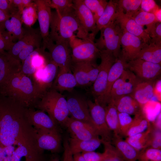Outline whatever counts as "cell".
Listing matches in <instances>:
<instances>
[{"label":"cell","mask_w":161,"mask_h":161,"mask_svg":"<svg viewBox=\"0 0 161 161\" xmlns=\"http://www.w3.org/2000/svg\"><path fill=\"white\" fill-rule=\"evenodd\" d=\"M64 127L69 132L71 137L81 140L99 138L97 131L89 124L69 117Z\"/></svg>","instance_id":"obj_15"},{"label":"cell","mask_w":161,"mask_h":161,"mask_svg":"<svg viewBox=\"0 0 161 161\" xmlns=\"http://www.w3.org/2000/svg\"><path fill=\"white\" fill-rule=\"evenodd\" d=\"M16 148L15 145L3 147L0 145V161H10Z\"/></svg>","instance_id":"obj_51"},{"label":"cell","mask_w":161,"mask_h":161,"mask_svg":"<svg viewBox=\"0 0 161 161\" xmlns=\"http://www.w3.org/2000/svg\"><path fill=\"white\" fill-rule=\"evenodd\" d=\"M115 21L119 25L123 30L138 37L144 44L151 43V39L143 27L137 23L132 18L125 14L119 8Z\"/></svg>","instance_id":"obj_18"},{"label":"cell","mask_w":161,"mask_h":161,"mask_svg":"<svg viewBox=\"0 0 161 161\" xmlns=\"http://www.w3.org/2000/svg\"><path fill=\"white\" fill-rule=\"evenodd\" d=\"M105 118L106 123L113 134L120 135L118 112L112 101L105 107Z\"/></svg>","instance_id":"obj_36"},{"label":"cell","mask_w":161,"mask_h":161,"mask_svg":"<svg viewBox=\"0 0 161 161\" xmlns=\"http://www.w3.org/2000/svg\"><path fill=\"white\" fill-rule=\"evenodd\" d=\"M47 113L60 126L64 127L69 117L66 98L61 93L51 88L41 96L35 109Z\"/></svg>","instance_id":"obj_4"},{"label":"cell","mask_w":161,"mask_h":161,"mask_svg":"<svg viewBox=\"0 0 161 161\" xmlns=\"http://www.w3.org/2000/svg\"><path fill=\"white\" fill-rule=\"evenodd\" d=\"M110 101L113 102L119 112L134 115L143 109L139 103L130 95L121 96Z\"/></svg>","instance_id":"obj_28"},{"label":"cell","mask_w":161,"mask_h":161,"mask_svg":"<svg viewBox=\"0 0 161 161\" xmlns=\"http://www.w3.org/2000/svg\"><path fill=\"white\" fill-rule=\"evenodd\" d=\"M150 124L149 120L143 109L134 115L131 126L128 132L130 137L145 131Z\"/></svg>","instance_id":"obj_35"},{"label":"cell","mask_w":161,"mask_h":161,"mask_svg":"<svg viewBox=\"0 0 161 161\" xmlns=\"http://www.w3.org/2000/svg\"><path fill=\"white\" fill-rule=\"evenodd\" d=\"M121 39L122 49L120 55L126 62L136 58L144 44L138 37L123 30Z\"/></svg>","instance_id":"obj_16"},{"label":"cell","mask_w":161,"mask_h":161,"mask_svg":"<svg viewBox=\"0 0 161 161\" xmlns=\"http://www.w3.org/2000/svg\"><path fill=\"white\" fill-rule=\"evenodd\" d=\"M111 144L114 146L123 161H136L138 159V151L119 135L113 134Z\"/></svg>","instance_id":"obj_26"},{"label":"cell","mask_w":161,"mask_h":161,"mask_svg":"<svg viewBox=\"0 0 161 161\" xmlns=\"http://www.w3.org/2000/svg\"><path fill=\"white\" fill-rule=\"evenodd\" d=\"M71 151L73 155L84 152L94 151L102 143L100 138L81 140L72 138H68Z\"/></svg>","instance_id":"obj_30"},{"label":"cell","mask_w":161,"mask_h":161,"mask_svg":"<svg viewBox=\"0 0 161 161\" xmlns=\"http://www.w3.org/2000/svg\"><path fill=\"white\" fill-rule=\"evenodd\" d=\"M161 9L158 8L154 13L157 21L161 22Z\"/></svg>","instance_id":"obj_59"},{"label":"cell","mask_w":161,"mask_h":161,"mask_svg":"<svg viewBox=\"0 0 161 161\" xmlns=\"http://www.w3.org/2000/svg\"><path fill=\"white\" fill-rule=\"evenodd\" d=\"M77 86H78L77 81L71 71L58 72L51 88L61 93L64 91L71 92Z\"/></svg>","instance_id":"obj_29"},{"label":"cell","mask_w":161,"mask_h":161,"mask_svg":"<svg viewBox=\"0 0 161 161\" xmlns=\"http://www.w3.org/2000/svg\"><path fill=\"white\" fill-rule=\"evenodd\" d=\"M44 151L37 145L26 144L18 146L10 161H48Z\"/></svg>","instance_id":"obj_21"},{"label":"cell","mask_w":161,"mask_h":161,"mask_svg":"<svg viewBox=\"0 0 161 161\" xmlns=\"http://www.w3.org/2000/svg\"><path fill=\"white\" fill-rule=\"evenodd\" d=\"M51 8H54L59 13H62L73 6L72 0H49Z\"/></svg>","instance_id":"obj_48"},{"label":"cell","mask_w":161,"mask_h":161,"mask_svg":"<svg viewBox=\"0 0 161 161\" xmlns=\"http://www.w3.org/2000/svg\"><path fill=\"white\" fill-rule=\"evenodd\" d=\"M66 100L71 117L90 125L97 131L90 113L87 100L80 95L73 93L68 95Z\"/></svg>","instance_id":"obj_9"},{"label":"cell","mask_w":161,"mask_h":161,"mask_svg":"<svg viewBox=\"0 0 161 161\" xmlns=\"http://www.w3.org/2000/svg\"><path fill=\"white\" fill-rule=\"evenodd\" d=\"M26 108L14 100L1 95V145L3 147L26 144L38 145L37 132L27 120Z\"/></svg>","instance_id":"obj_1"},{"label":"cell","mask_w":161,"mask_h":161,"mask_svg":"<svg viewBox=\"0 0 161 161\" xmlns=\"http://www.w3.org/2000/svg\"><path fill=\"white\" fill-rule=\"evenodd\" d=\"M21 62L5 51L0 52V87L13 75L21 71Z\"/></svg>","instance_id":"obj_22"},{"label":"cell","mask_w":161,"mask_h":161,"mask_svg":"<svg viewBox=\"0 0 161 161\" xmlns=\"http://www.w3.org/2000/svg\"><path fill=\"white\" fill-rule=\"evenodd\" d=\"M42 47L49 50L50 59L58 67V72L71 71V49L69 41L55 43L49 39Z\"/></svg>","instance_id":"obj_8"},{"label":"cell","mask_w":161,"mask_h":161,"mask_svg":"<svg viewBox=\"0 0 161 161\" xmlns=\"http://www.w3.org/2000/svg\"><path fill=\"white\" fill-rule=\"evenodd\" d=\"M26 116L29 123L36 130L57 131L62 132L61 127L44 112L26 108Z\"/></svg>","instance_id":"obj_14"},{"label":"cell","mask_w":161,"mask_h":161,"mask_svg":"<svg viewBox=\"0 0 161 161\" xmlns=\"http://www.w3.org/2000/svg\"><path fill=\"white\" fill-rule=\"evenodd\" d=\"M48 52L42 47L34 50L21 63V72L31 76L38 69L43 67L49 59Z\"/></svg>","instance_id":"obj_19"},{"label":"cell","mask_w":161,"mask_h":161,"mask_svg":"<svg viewBox=\"0 0 161 161\" xmlns=\"http://www.w3.org/2000/svg\"><path fill=\"white\" fill-rule=\"evenodd\" d=\"M126 69L140 79L144 80H156L161 73V64L138 58L127 62Z\"/></svg>","instance_id":"obj_10"},{"label":"cell","mask_w":161,"mask_h":161,"mask_svg":"<svg viewBox=\"0 0 161 161\" xmlns=\"http://www.w3.org/2000/svg\"><path fill=\"white\" fill-rule=\"evenodd\" d=\"M151 39V43L161 44V23L156 22L145 30Z\"/></svg>","instance_id":"obj_46"},{"label":"cell","mask_w":161,"mask_h":161,"mask_svg":"<svg viewBox=\"0 0 161 161\" xmlns=\"http://www.w3.org/2000/svg\"><path fill=\"white\" fill-rule=\"evenodd\" d=\"M94 41L89 37L80 39L73 35L69 41L72 62H87L97 64L96 61L100 57V52Z\"/></svg>","instance_id":"obj_6"},{"label":"cell","mask_w":161,"mask_h":161,"mask_svg":"<svg viewBox=\"0 0 161 161\" xmlns=\"http://www.w3.org/2000/svg\"><path fill=\"white\" fill-rule=\"evenodd\" d=\"M131 18L143 27L145 25L147 27L157 22L153 13L143 11L141 9Z\"/></svg>","instance_id":"obj_42"},{"label":"cell","mask_w":161,"mask_h":161,"mask_svg":"<svg viewBox=\"0 0 161 161\" xmlns=\"http://www.w3.org/2000/svg\"><path fill=\"white\" fill-rule=\"evenodd\" d=\"M58 69V66L49 59L43 67L31 76L41 96L52 87Z\"/></svg>","instance_id":"obj_11"},{"label":"cell","mask_w":161,"mask_h":161,"mask_svg":"<svg viewBox=\"0 0 161 161\" xmlns=\"http://www.w3.org/2000/svg\"><path fill=\"white\" fill-rule=\"evenodd\" d=\"M90 113L102 140L111 143L113 134L106 123L104 107L87 100Z\"/></svg>","instance_id":"obj_13"},{"label":"cell","mask_w":161,"mask_h":161,"mask_svg":"<svg viewBox=\"0 0 161 161\" xmlns=\"http://www.w3.org/2000/svg\"><path fill=\"white\" fill-rule=\"evenodd\" d=\"M50 28L49 38L55 43L69 41L75 32L76 37L81 38L80 24L73 6L62 13L52 12Z\"/></svg>","instance_id":"obj_3"},{"label":"cell","mask_w":161,"mask_h":161,"mask_svg":"<svg viewBox=\"0 0 161 161\" xmlns=\"http://www.w3.org/2000/svg\"><path fill=\"white\" fill-rule=\"evenodd\" d=\"M39 30L42 38V45L49 40L52 14L49 0H35Z\"/></svg>","instance_id":"obj_20"},{"label":"cell","mask_w":161,"mask_h":161,"mask_svg":"<svg viewBox=\"0 0 161 161\" xmlns=\"http://www.w3.org/2000/svg\"><path fill=\"white\" fill-rule=\"evenodd\" d=\"M0 9L10 17L19 11L13 0H0Z\"/></svg>","instance_id":"obj_49"},{"label":"cell","mask_w":161,"mask_h":161,"mask_svg":"<svg viewBox=\"0 0 161 161\" xmlns=\"http://www.w3.org/2000/svg\"><path fill=\"white\" fill-rule=\"evenodd\" d=\"M156 80H139L131 96L139 104L143 109L144 106L153 97Z\"/></svg>","instance_id":"obj_23"},{"label":"cell","mask_w":161,"mask_h":161,"mask_svg":"<svg viewBox=\"0 0 161 161\" xmlns=\"http://www.w3.org/2000/svg\"><path fill=\"white\" fill-rule=\"evenodd\" d=\"M10 17L0 9V23L9 19Z\"/></svg>","instance_id":"obj_57"},{"label":"cell","mask_w":161,"mask_h":161,"mask_svg":"<svg viewBox=\"0 0 161 161\" xmlns=\"http://www.w3.org/2000/svg\"><path fill=\"white\" fill-rule=\"evenodd\" d=\"M156 128L161 129V112L157 115L155 121L152 123Z\"/></svg>","instance_id":"obj_58"},{"label":"cell","mask_w":161,"mask_h":161,"mask_svg":"<svg viewBox=\"0 0 161 161\" xmlns=\"http://www.w3.org/2000/svg\"><path fill=\"white\" fill-rule=\"evenodd\" d=\"M37 141L39 148L57 154L62 150L61 132L57 131L37 130Z\"/></svg>","instance_id":"obj_17"},{"label":"cell","mask_w":161,"mask_h":161,"mask_svg":"<svg viewBox=\"0 0 161 161\" xmlns=\"http://www.w3.org/2000/svg\"><path fill=\"white\" fill-rule=\"evenodd\" d=\"M10 35L0 23V52L9 50L15 44Z\"/></svg>","instance_id":"obj_45"},{"label":"cell","mask_w":161,"mask_h":161,"mask_svg":"<svg viewBox=\"0 0 161 161\" xmlns=\"http://www.w3.org/2000/svg\"><path fill=\"white\" fill-rule=\"evenodd\" d=\"M100 52L101 62L99 65V72L96 80L92 84V93L94 101L104 107V96L109 72L117 58L112 53L106 50L100 51Z\"/></svg>","instance_id":"obj_5"},{"label":"cell","mask_w":161,"mask_h":161,"mask_svg":"<svg viewBox=\"0 0 161 161\" xmlns=\"http://www.w3.org/2000/svg\"><path fill=\"white\" fill-rule=\"evenodd\" d=\"M39 30V28L34 29L28 27L25 29L24 32L22 37L18 40V42L15 43L7 52L10 55L16 59L20 52L31 41Z\"/></svg>","instance_id":"obj_34"},{"label":"cell","mask_w":161,"mask_h":161,"mask_svg":"<svg viewBox=\"0 0 161 161\" xmlns=\"http://www.w3.org/2000/svg\"><path fill=\"white\" fill-rule=\"evenodd\" d=\"M108 2V1L106 0H104L101 4L93 14L96 23L98 19L103 13L107 5Z\"/></svg>","instance_id":"obj_56"},{"label":"cell","mask_w":161,"mask_h":161,"mask_svg":"<svg viewBox=\"0 0 161 161\" xmlns=\"http://www.w3.org/2000/svg\"><path fill=\"white\" fill-rule=\"evenodd\" d=\"M139 161H161V149L147 147L139 151Z\"/></svg>","instance_id":"obj_41"},{"label":"cell","mask_w":161,"mask_h":161,"mask_svg":"<svg viewBox=\"0 0 161 161\" xmlns=\"http://www.w3.org/2000/svg\"><path fill=\"white\" fill-rule=\"evenodd\" d=\"M117 1L119 8L131 17L141 9V0H119Z\"/></svg>","instance_id":"obj_40"},{"label":"cell","mask_w":161,"mask_h":161,"mask_svg":"<svg viewBox=\"0 0 161 161\" xmlns=\"http://www.w3.org/2000/svg\"><path fill=\"white\" fill-rule=\"evenodd\" d=\"M137 58L161 64V44L154 43L145 44L137 56Z\"/></svg>","instance_id":"obj_32"},{"label":"cell","mask_w":161,"mask_h":161,"mask_svg":"<svg viewBox=\"0 0 161 161\" xmlns=\"http://www.w3.org/2000/svg\"><path fill=\"white\" fill-rule=\"evenodd\" d=\"M73 7L79 22L81 38L90 37L96 28V22L91 11L85 5L83 0H72Z\"/></svg>","instance_id":"obj_12"},{"label":"cell","mask_w":161,"mask_h":161,"mask_svg":"<svg viewBox=\"0 0 161 161\" xmlns=\"http://www.w3.org/2000/svg\"><path fill=\"white\" fill-rule=\"evenodd\" d=\"M126 62L120 55L116 58L109 72L106 88L104 94L103 103L104 107L109 103L110 94L112 86L126 69Z\"/></svg>","instance_id":"obj_25"},{"label":"cell","mask_w":161,"mask_h":161,"mask_svg":"<svg viewBox=\"0 0 161 161\" xmlns=\"http://www.w3.org/2000/svg\"><path fill=\"white\" fill-rule=\"evenodd\" d=\"M42 38L40 30L31 41L20 52L16 59L22 63L35 49L42 47Z\"/></svg>","instance_id":"obj_37"},{"label":"cell","mask_w":161,"mask_h":161,"mask_svg":"<svg viewBox=\"0 0 161 161\" xmlns=\"http://www.w3.org/2000/svg\"><path fill=\"white\" fill-rule=\"evenodd\" d=\"M99 38L95 44L99 51L106 50L117 58L120 54L121 39L123 31L119 25L115 21L100 30Z\"/></svg>","instance_id":"obj_7"},{"label":"cell","mask_w":161,"mask_h":161,"mask_svg":"<svg viewBox=\"0 0 161 161\" xmlns=\"http://www.w3.org/2000/svg\"><path fill=\"white\" fill-rule=\"evenodd\" d=\"M158 7L154 0H142L141 8L143 11L153 13Z\"/></svg>","instance_id":"obj_53"},{"label":"cell","mask_w":161,"mask_h":161,"mask_svg":"<svg viewBox=\"0 0 161 161\" xmlns=\"http://www.w3.org/2000/svg\"><path fill=\"white\" fill-rule=\"evenodd\" d=\"M64 150L62 161H74L73 154L69 148L68 138H65L63 143Z\"/></svg>","instance_id":"obj_52"},{"label":"cell","mask_w":161,"mask_h":161,"mask_svg":"<svg viewBox=\"0 0 161 161\" xmlns=\"http://www.w3.org/2000/svg\"><path fill=\"white\" fill-rule=\"evenodd\" d=\"M104 146L106 156L103 161H123L114 146L110 143L101 140Z\"/></svg>","instance_id":"obj_47"},{"label":"cell","mask_w":161,"mask_h":161,"mask_svg":"<svg viewBox=\"0 0 161 161\" xmlns=\"http://www.w3.org/2000/svg\"><path fill=\"white\" fill-rule=\"evenodd\" d=\"M149 131L148 127L145 131L128 137L125 140L136 149L140 151L147 147Z\"/></svg>","instance_id":"obj_38"},{"label":"cell","mask_w":161,"mask_h":161,"mask_svg":"<svg viewBox=\"0 0 161 161\" xmlns=\"http://www.w3.org/2000/svg\"><path fill=\"white\" fill-rule=\"evenodd\" d=\"M97 64L87 62H72L71 69L77 81L78 86H86L92 85L89 79L90 72Z\"/></svg>","instance_id":"obj_27"},{"label":"cell","mask_w":161,"mask_h":161,"mask_svg":"<svg viewBox=\"0 0 161 161\" xmlns=\"http://www.w3.org/2000/svg\"><path fill=\"white\" fill-rule=\"evenodd\" d=\"M1 23L13 40L15 39L18 40L22 37L25 29L22 27L23 23L21 14L19 11Z\"/></svg>","instance_id":"obj_31"},{"label":"cell","mask_w":161,"mask_h":161,"mask_svg":"<svg viewBox=\"0 0 161 161\" xmlns=\"http://www.w3.org/2000/svg\"><path fill=\"white\" fill-rule=\"evenodd\" d=\"M104 0H83L85 5L93 14L103 2Z\"/></svg>","instance_id":"obj_54"},{"label":"cell","mask_w":161,"mask_h":161,"mask_svg":"<svg viewBox=\"0 0 161 161\" xmlns=\"http://www.w3.org/2000/svg\"><path fill=\"white\" fill-rule=\"evenodd\" d=\"M34 0H13L15 6L18 8L19 12L21 14L24 8L30 5Z\"/></svg>","instance_id":"obj_55"},{"label":"cell","mask_w":161,"mask_h":161,"mask_svg":"<svg viewBox=\"0 0 161 161\" xmlns=\"http://www.w3.org/2000/svg\"><path fill=\"white\" fill-rule=\"evenodd\" d=\"M81 154L85 161H103L106 156L104 151L102 153L92 151Z\"/></svg>","instance_id":"obj_50"},{"label":"cell","mask_w":161,"mask_h":161,"mask_svg":"<svg viewBox=\"0 0 161 161\" xmlns=\"http://www.w3.org/2000/svg\"><path fill=\"white\" fill-rule=\"evenodd\" d=\"M23 23L28 27H31L38 19L37 6L34 0L30 5L25 7L21 14Z\"/></svg>","instance_id":"obj_39"},{"label":"cell","mask_w":161,"mask_h":161,"mask_svg":"<svg viewBox=\"0 0 161 161\" xmlns=\"http://www.w3.org/2000/svg\"><path fill=\"white\" fill-rule=\"evenodd\" d=\"M48 161H60L59 157L57 154H53L50 157Z\"/></svg>","instance_id":"obj_61"},{"label":"cell","mask_w":161,"mask_h":161,"mask_svg":"<svg viewBox=\"0 0 161 161\" xmlns=\"http://www.w3.org/2000/svg\"><path fill=\"white\" fill-rule=\"evenodd\" d=\"M0 93L28 108L35 109L41 96L32 77L20 71L13 75L0 87Z\"/></svg>","instance_id":"obj_2"},{"label":"cell","mask_w":161,"mask_h":161,"mask_svg":"<svg viewBox=\"0 0 161 161\" xmlns=\"http://www.w3.org/2000/svg\"><path fill=\"white\" fill-rule=\"evenodd\" d=\"M149 128L150 131L148 134L147 147L161 149V129L156 128L153 124L151 123Z\"/></svg>","instance_id":"obj_43"},{"label":"cell","mask_w":161,"mask_h":161,"mask_svg":"<svg viewBox=\"0 0 161 161\" xmlns=\"http://www.w3.org/2000/svg\"><path fill=\"white\" fill-rule=\"evenodd\" d=\"M73 157L74 161H85L80 153L74 154Z\"/></svg>","instance_id":"obj_60"},{"label":"cell","mask_w":161,"mask_h":161,"mask_svg":"<svg viewBox=\"0 0 161 161\" xmlns=\"http://www.w3.org/2000/svg\"><path fill=\"white\" fill-rule=\"evenodd\" d=\"M120 135L127 137L128 132L131 126L133 119L130 115L118 112Z\"/></svg>","instance_id":"obj_44"},{"label":"cell","mask_w":161,"mask_h":161,"mask_svg":"<svg viewBox=\"0 0 161 161\" xmlns=\"http://www.w3.org/2000/svg\"><path fill=\"white\" fill-rule=\"evenodd\" d=\"M139 80V79L133 72L129 70L126 78L120 85L113 95L110 97L109 102L121 96L131 95Z\"/></svg>","instance_id":"obj_33"},{"label":"cell","mask_w":161,"mask_h":161,"mask_svg":"<svg viewBox=\"0 0 161 161\" xmlns=\"http://www.w3.org/2000/svg\"></svg>","instance_id":"obj_62"},{"label":"cell","mask_w":161,"mask_h":161,"mask_svg":"<svg viewBox=\"0 0 161 161\" xmlns=\"http://www.w3.org/2000/svg\"><path fill=\"white\" fill-rule=\"evenodd\" d=\"M118 10L117 0L108 1L103 13L96 21L95 30L90 37L94 40L96 35L101 29L114 21L117 16Z\"/></svg>","instance_id":"obj_24"}]
</instances>
